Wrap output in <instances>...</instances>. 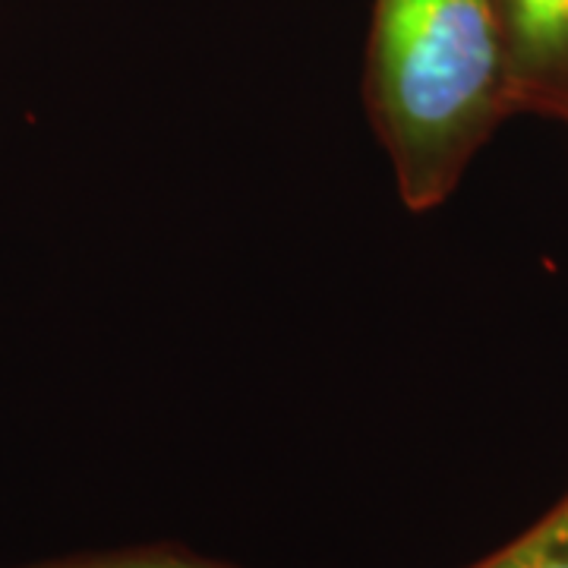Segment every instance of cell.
<instances>
[{
    "instance_id": "obj_4",
    "label": "cell",
    "mask_w": 568,
    "mask_h": 568,
    "mask_svg": "<svg viewBox=\"0 0 568 568\" xmlns=\"http://www.w3.org/2000/svg\"><path fill=\"white\" fill-rule=\"evenodd\" d=\"M17 568H237L205 559L193 549L174 547V544H142V547H118L95 549V552H73V556H58L32 566Z\"/></svg>"
},
{
    "instance_id": "obj_3",
    "label": "cell",
    "mask_w": 568,
    "mask_h": 568,
    "mask_svg": "<svg viewBox=\"0 0 568 568\" xmlns=\"http://www.w3.org/2000/svg\"><path fill=\"white\" fill-rule=\"evenodd\" d=\"M470 568H568V493L525 534Z\"/></svg>"
},
{
    "instance_id": "obj_2",
    "label": "cell",
    "mask_w": 568,
    "mask_h": 568,
    "mask_svg": "<svg viewBox=\"0 0 568 568\" xmlns=\"http://www.w3.org/2000/svg\"><path fill=\"white\" fill-rule=\"evenodd\" d=\"M511 111L568 123V0H493Z\"/></svg>"
},
{
    "instance_id": "obj_1",
    "label": "cell",
    "mask_w": 568,
    "mask_h": 568,
    "mask_svg": "<svg viewBox=\"0 0 568 568\" xmlns=\"http://www.w3.org/2000/svg\"><path fill=\"white\" fill-rule=\"evenodd\" d=\"M369 111L407 209L446 203L515 114L493 0H379Z\"/></svg>"
}]
</instances>
